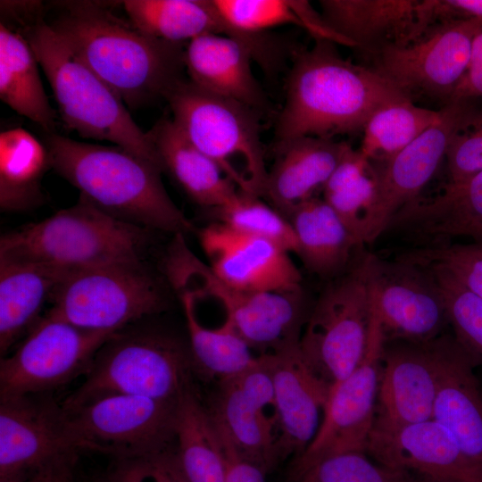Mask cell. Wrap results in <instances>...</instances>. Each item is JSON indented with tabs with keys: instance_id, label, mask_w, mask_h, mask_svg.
Returning <instances> with one entry per match:
<instances>
[{
	"instance_id": "cell-2",
	"label": "cell",
	"mask_w": 482,
	"mask_h": 482,
	"mask_svg": "<svg viewBox=\"0 0 482 482\" xmlns=\"http://www.w3.org/2000/svg\"><path fill=\"white\" fill-rule=\"evenodd\" d=\"M407 99L373 68L341 57L335 43L315 39L294 54L274 151L300 137L362 131L377 111Z\"/></svg>"
},
{
	"instance_id": "cell-22",
	"label": "cell",
	"mask_w": 482,
	"mask_h": 482,
	"mask_svg": "<svg viewBox=\"0 0 482 482\" xmlns=\"http://www.w3.org/2000/svg\"><path fill=\"white\" fill-rule=\"evenodd\" d=\"M434 339L385 344L371 432H390L432 420L437 388Z\"/></svg>"
},
{
	"instance_id": "cell-26",
	"label": "cell",
	"mask_w": 482,
	"mask_h": 482,
	"mask_svg": "<svg viewBox=\"0 0 482 482\" xmlns=\"http://www.w3.org/2000/svg\"><path fill=\"white\" fill-rule=\"evenodd\" d=\"M252 60L244 43L223 35L196 37L185 48V68L192 83L259 112L268 111L267 97L251 69Z\"/></svg>"
},
{
	"instance_id": "cell-21",
	"label": "cell",
	"mask_w": 482,
	"mask_h": 482,
	"mask_svg": "<svg viewBox=\"0 0 482 482\" xmlns=\"http://www.w3.org/2000/svg\"><path fill=\"white\" fill-rule=\"evenodd\" d=\"M259 355L273 386L278 460L295 459L315 437L330 389L307 366L299 343Z\"/></svg>"
},
{
	"instance_id": "cell-8",
	"label": "cell",
	"mask_w": 482,
	"mask_h": 482,
	"mask_svg": "<svg viewBox=\"0 0 482 482\" xmlns=\"http://www.w3.org/2000/svg\"><path fill=\"white\" fill-rule=\"evenodd\" d=\"M172 120L245 193L263 197L268 170L260 112L200 88L186 78L166 95Z\"/></svg>"
},
{
	"instance_id": "cell-35",
	"label": "cell",
	"mask_w": 482,
	"mask_h": 482,
	"mask_svg": "<svg viewBox=\"0 0 482 482\" xmlns=\"http://www.w3.org/2000/svg\"><path fill=\"white\" fill-rule=\"evenodd\" d=\"M183 307L188 333V345L195 369L220 381L253 366L258 354L225 319L217 328H207L199 320L194 296L177 291Z\"/></svg>"
},
{
	"instance_id": "cell-25",
	"label": "cell",
	"mask_w": 482,
	"mask_h": 482,
	"mask_svg": "<svg viewBox=\"0 0 482 482\" xmlns=\"http://www.w3.org/2000/svg\"><path fill=\"white\" fill-rule=\"evenodd\" d=\"M420 0H321V17L352 47L374 55L419 37Z\"/></svg>"
},
{
	"instance_id": "cell-23",
	"label": "cell",
	"mask_w": 482,
	"mask_h": 482,
	"mask_svg": "<svg viewBox=\"0 0 482 482\" xmlns=\"http://www.w3.org/2000/svg\"><path fill=\"white\" fill-rule=\"evenodd\" d=\"M437 388L432 420L453 436L465 457L482 471V388L475 362L453 335L434 339Z\"/></svg>"
},
{
	"instance_id": "cell-40",
	"label": "cell",
	"mask_w": 482,
	"mask_h": 482,
	"mask_svg": "<svg viewBox=\"0 0 482 482\" xmlns=\"http://www.w3.org/2000/svg\"><path fill=\"white\" fill-rule=\"evenodd\" d=\"M287 482H413L370 461L366 453H345L322 458L289 475Z\"/></svg>"
},
{
	"instance_id": "cell-31",
	"label": "cell",
	"mask_w": 482,
	"mask_h": 482,
	"mask_svg": "<svg viewBox=\"0 0 482 482\" xmlns=\"http://www.w3.org/2000/svg\"><path fill=\"white\" fill-rule=\"evenodd\" d=\"M72 271L56 266L0 261V353L38 321L57 285Z\"/></svg>"
},
{
	"instance_id": "cell-15",
	"label": "cell",
	"mask_w": 482,
	"mask_h": 482,
	"mask_svg": "<svg viewBox=\"0 0 482 482\" xmlns=\"http://www.w3.org/2000/svg\"><path fill=\"white\" fill-rule=\"evenodd\" d=\"M370 307L385 341L423 343L444 334L448 325L439 287L432 272L395 257L365 253Z\"/></svg>"
},
{
	"instance_id": "cell-4",
	"label": "cell",
	"mask_w": 482,
	"mask_h": 482,
	"mask_svg": "<svg viewBox=\"0 0 482 482\" xmlns=\"http://www.w3.org/2000/svg\"><path fill=\"white\" fill-rule=\"evenodd\" d=\"M15 21L49 81L66 128L84 138L112 142L163 170L148 133L133 120L122 100L53 30L43 19L41 7Z\"/></svg>"
},
{
	"instance_id": "cell-13",
	"label": "cell",
	"mask_w": 482,
	"mask_h": 482,
	"mask_svg": "<svg viewBox=\"0 0 482 482\" xmlns=\"http://www.w3.org/2000/svg\"><path fill=\"white\" fill-rule=\"evenodd\" d=\"M117 332L76 327L47 313L0 362V399L49 392L85 374L99 348Z\"/></svg>"
},
{
	"instance_id": "cell-24",
	"label": "cell",
	"mask_w": 482,
	"mask_h": 482,
	"mask_svg": "<svg viewBox=\"0 0 482 482\" xmlns=\"http://www.w3.org/2000/svg\"><path fill=\"white\" fill-rule=\"evenodd\" d=\"M385 233L401 237L411 248L445 245L460 237L482 241V171L449 182L434 198L407 204L390 219Z\"/></svg>"
},
{
	"instance_id": "cell-17",
	"label": "cell",
	"mask_w": 482,
	"mask_h": 482,
	"mask_svg": "<svg viewBox=\"0 0 482 482\" xmlns=\"http://www.w3.org/2000/svg\"><path fill=\"white\" fill-rule=\"evenodd\" d=\"M475 111L471 100L449 102L441 108L436 122L389 161L376 166L378 187L367 220L364 245L375 242L390 219L418 198L445 160L453 138Z\"/></svg>"
},
{
	"instance_id": "cell-1",
	"label": "cell",
	"mask_w": 482,
	"mask_h": 482,
	"mask_svg": "<svg viewBox=\"0 0 482 482\" xmlns=\"http://www.w3.org/2000/svg\"><path fill=\"white\" fill-rule=\"evenodd\" d=\"M61 4L47 23L129 109L165 100L185 79V43L145 35L98 2Z\"/></svg>"
},
{
	"instance_id": "cell-41",
	"label": "cell",
	"mask_w": 482,
	"mask_h": 482,
	"mask_svg": "<svg viewBox=\"0 0 482 482\" xmlns=\"http://www.w3.org/2000/svg\"><path fill=\"white\" fill-rule=\"evenodd\" d=\"M222 16L248 33H266L273 27L295 24L303 28L295 1L213 0Z\"/></svg>"
},
{
	"instance_id": "cell-33",
	"label": "cell",
	"mask_w": 482,
	"mask_h": 482,
	"mask_svg": "<svg viewBox=\"0 0 482 482\" xmlns=\"http://www.w3.org/2000/svg\"><path fill=\"white\" fill-rule=\"evenodd\" d=\"M50 166L45 144L22 128L0 133V205L19 212L39 204L41 179Z\"/></svg>"
},
{
	"instance_id": "cell-45",
	"label": "cell",
	"mask_w": 482,
	"mask_h": 482,
	"mask_svg": "<svg viewBox=\"0 0 482 482\" xmlns=\"http://www.w3.org/2000/svg\"><path fill=\"white\" fill-rule=\"evenodd\" d=\"M482 97V29L474 37L469 65L451 101Z\"/></svg>"
},
{
	"instance_id": "cell-16",
	"label": "cell",
	"mask_w": 482,
	"mask_h": 482,
	"mask_svg": "<svg viewBox=\"0 0 482 482\" xmlns=\"http://www.w3.org/2000/svg\"><path fill=\"white\" fill-rule=\"evenodd\" d=\"M385 337L371 310L368 343L360 364L329 392L319 430L293 460L290 475L335 454L366 453L374 426Z\"/></svg>"
},
{
	"instance_id": "cell-6",
	"label": "cell",
	"mask_w": 482,
	"mask_h": 482,
	"mask_svg": "<svg viewBox=\"0 0 482 482\" xmlns=\"http://www.w3.org/2000/svg\"><path fill=\"white\" fill-rule=\"evenodd\" d=\"M189 345L154 330L115 333L95 354L84 380L62 401L65 409L94 397L122 394L178 403L194 388Z\"/></svg>"
},
{
	"instance_id": "cell-9",
	"label": "cell",
	"mask_w": 482,
	"mask_h": 482,
	"mask_svg": "<svg viewBox=\"0 0 482 482\" xmlns=\"http://www.w3.org/2000/svg\"><path fill=\"white\" fill-rule=\"evenodd\" d=\"M47 314L76 327L119 332L162 312L165 291L143 260L74 270L57 285Z\"/></svg>"
},
{
	"instance_id": "cell-37",
	"label": "cell",
	"mask_w": 482,
	"mask_h": 482,
	"mask_svg": "<svg viewBox=\"0 0 482 482\" xmlns=\"http://www.w3.org/2000/svg\"><path fill=\"white\" fill-rule=\"evenodd\" d=\"M213 212L217 221L241 233L261 237L296 253L297 245L288 220L261 197L239 190L228 204Z\"/></svg>"
},
{
	"instance_id": "cell-44",
	"label": "cell",
	"mask_w": 482,
	"mask_h": 482,
	"mask_svg": "<svg viewBox=\"0 0 482 482\" xmlns=\"http://www.w3.org/2000/svg\"><path fill=\"white\" fill-rule=\"evenodd\" d=\"M214 425L222 448L225 465L224 482H265L267 473L258 465L242 457L227 435L215 423Z\"/></svg>"
},
{
	"instance_id": "cell-5",
	"label": "cell",
	"mask_w": 482,
	"mask_h": 482,
	"mask_svg": "<svg viewBox=\"0 0 482 482\" xmlns=\"http://www.w3.org/2000/svg\"><path fill=\"white\" fill-rule=\"evenodd\" d=\"M152 230L114 218L83 197L2 236L0 261L79 270L143 260Z\"/></svg>"
},
{
	"instance_id": "cell-43",
	"label": "cell",
	"mask_w": 482,
	"mask_h": 482,
	"mask_svg": "<svg viewBox=\"0 0 482 482\" xmlns=\"http://www.w3.org/2000/svg\"><path fill=\"white\" fill-rule=\"evenodd\" d=\"M450 182L482 171V109H476L453 138L445 156Z\"/></svg>"
},
{
	"instance_id": "cell-12",
	"label": "cell",
	"mask_w": 482,
	"mask_h": 482,
	"mask_svg": "<svg viewBox=\"0 0 482 482\" xmlns=\"http://www.w3.org/2000/svg\"><path fill=\"white\" fill-rule=\"evenodd\" d=\"M179 402L109 394L64 410L81 451L97 452L121 460L175 445Z\"/></svg>"
},
{
	"instance_id": "cell-29",
	"label": "cell",
	"mask_w": 482,
	"mask_h": 482,
	"mask_svg": "<svg viewBox=\"0 0 482 482\" xmlns=\"http://www.w3.org/2000/svg\"><path fill=\"white\" fill-rule=\"evenodd\" d=\"M163 170H166L196 204L214 211L225 206L239 189L209 156L195 146L174 123L162 117L147 131Z\"/></svg>"
},
{
	"instance_id": "cell-18",
	"label": "cell",
	"mask_w": 482,
	"mask_h": 482,
	"mask_svg": "<svg viewBox=\"0 0 482 482\" xmlns=\"http://www.w3.org/2000/svg\"><path fill=\"white\" fill-rule=\"evenodd\" d=\"M270 376L260 355L246 370L219 382L207 407L214 423L227 435L237 453L266 473L278 463Z\"/></svg>"
},
{
	"instance_id": "cell-39",
	"label": "cell",
	"mask_w": 482,
	"mask_h": 482,
	"mask_svg": "<svg viewBox=\"0 0 482 482\" xmlns=\"http://www.w3.org/2000/svg\"><path fill=\"white\" fill-rule=\"evenodd\" d=\"M395 257L443 270L482 298V241L409 248Z\"/></svg>"
},
{
	"instance_id": "cell-28",
	"label": "cell",
	"mask_w": 482,
	"mask_h": 482,
	"mask_svg": "<svg viewBox=\"0 0 482 482\" xmlns=\"http://www.w3.org/2000/svg\"><path fill=\"white\" fill-rule=\"evenodd\" d=\"M282 215L294 230L295 254L310 272L322 278L339 277L363 252V246L323 198L310 197Z\"/></svg>"
},
{
	"instance_id": "cell-30",
	"label": "cell",
	"mask_w": 482,
	"mask_h": 482,
	"mask_svg": "<svg viewBox=\"0 0 482 482\" xmlns=\"http://www.w3.org/2000/svg\"><path fill=\"white\" fill-rule=\"evenodd\" d=\"M347 145L314 137L290 142L275 152L277 159L268 171L263 197L281 214L312 197L328 179Z\"/></svg>"
},
{
	"instance_id": "cell-34",
	"label": "cell",
	"mask_w": 482,
	"mask_h": 482,
	"mask_svg": "<svg viewBox=\"0 0 482 482\" xmlns=\"http://www.w3.org/2000/svg\"><path fill=\"white\" fill-rule=\"evenodd\" d=\"M175 446L189 482H224L225 465L220 441L209 411L195 387L179 402Z\"/></svg>"
},
{
	"instance_id": "cell-20",
	"label": "cell",
	"mask_w": 482,
	"mask_h": 482,
	"mask_svg": "<svg viewBox=\"0 0 482 482\" xmlns=\"http://www.w3.org/2000/svg\"><path fill=\"white\" fill-rule=\"evenodd\" d=\"M199 239L212 271L237 288L259 293L302 288V275L290 253L273 242L218 221L202 229Z\"/></svg>"
},
{
	"instance_id": "cell-11",
	"label": "cell",
	"mask_w": 482,
	"mask_h": 482,
	"mask_svg": "<svg viewBox=\"0 0 482 482\" xmlns=\"http://www.w3.org/2000/svg\"><path fill=\"white\" fill-rule=\"evenodd\" d=\"M362 252L351 267L329 280L312 306L299 348L311 370L331 390L362 362L371 307Z\"/></svg>"
},
{
	"instance_id": "cell-46",
	"label": "cell",
	"mask_w": 482,
	"mask_h": 482,
	"mask_svg": "<svg viewBox=\"0 0 482 482\" xmlns=\"http://www.w3.org/2000/svg\"><path fill=\"white\" fill-rule=\"evenodd\" d=\"M24 482H35V481H24Z\"/></svg>"
},
{
	"instance_id": "cell-7",
	"label": "cell",
	"mask_w": 482,
	"mask_h": 482,
	"mask_svg": "<svg viewBox=\"0 0 482 482\" xmlns=\"http://www.w3.org/2000/svg\"><path fill=\"white\" fill-rule=\"evenodd\" d=\"M164 270L175 291L219 301L228 319L253 351L278 352L299 343L312 306L302 288L283 293L248 292L220 278L187 245L184 235H174Z\"/></svg>"
},
{
	"instance_id": "cell-19",
	"label": "cell",
	"mask_w": 482,
	"mask_h": 482,
	"mask_svg": "<svg viewBox=\"0 0 482 482\" xmlns=\"http://www.w3.org/2000/svg\"><path fill=\"white\" fill-rule=\"evenodd\" d=\"M366 453L413 482H482V471L434 420L390 432H371Z\"/></svg>"
},
{
	"instance_id": "cell-38",
	"label": "cell",
	"mask_w": 482,
	"mask_h": 482,
	"mask_svg": "<svg viewBox=\"0 0 482 482\" xmlns=\"http://www.w3.org/2000/svg\"><path fill=\"white\" fill-rule=\"evenodd\" d=\"M428 270L441 291L448 323L455 339L476 365L482 363V298L446 272Z\"/></svg>"
},
{
	"instance_id": "cell-42",
	"label": "cell",
	"mask_w": 482,
	"mask_h": 482,
	"mask_svg": "<svg viewBox=\"0 0 482 482\" xmlns=\"http://www.w3.org/2000/svg\"><path fill=\"white\" fill-rule=\"evenodd\" d=\"M108 482H189L176 446L161 452L116 460Z\"/></svg>"
},
{
	"instance_id": "cell-27",
	"label": "cell",
	"mask_w": 482,
	"mask_h": 482,
	"mask_svg": "<svg viewBox=\"0 0 482 482\" xmlns=\"http://www.w3.org/2000/svg\"><path fill=\"white\" fill-rule=\"evenodd\" d=\"M129 21L141 32L162 40L185 43L204 34L231 37L253 54L265 43L263 34L235 28L218 10L213 0H126Z\"/></svg>"
},
{
	"instance_id": "cell-14",
	"label": "cell",
	"mask_w": 482,
	"mask_h": 482,
	"mask_svg": "<svg viewBox=\"0 0 482 482\" xmlns=\"http://www.w3.org/2000/svg\"><path fill=\"white\" fill-rule=\"evenodd\" d=\"M480 29L482 19L431 27L412 42L374 54L373 69L412 103L424 97L445 106L467 71Z\"/></svg>"
},
{
	"instance_id": "cell-36",
	"label": "cell",
	"mask_w": 482,
	"mask_h": 482,
	"mask_svg": "<svg viewBox=\"0 0 482 482\" xmlns=\"http://www.w3.org/2000/svg\"><path fill=\"white\" fill-rule=\"evenodd\" d=\"M440 110L403 100L377 111L366 123L360 152L371 162L383 164L403 150L438 120Z\"/></svg>"
},
{
	"instance_id": "cell-32",
	"label": "cell",
	"mask_w": 482,
	"mask_h": 482,
	"mask_svg": "<svg viewBox=\"0 0 482 482\" xmlns=\"http://www.w3.org/2000/svg\"><path fill=\"white\" fill-rule=\"evenodd\" d=\"M36 55L23 34L0 24V98L17 113L55 133L56 113L50 105Z\"/></svg>"
},
{
	"instance_id": "cell-3",
	"label": "cell",
	"mask_w": 482,
	"mask_h": 482,
	"mask_svg": "<svg viewBox=\"0 0 482 482\" xmlns=\"http://www.w3.org/2000/svg\"><path fill=\"white\" fill-rule=\"evenodd\" d=\"M50 166L104 212L150 230L173 235L194 225L174 204L162 170L120 146L79 142L50 133L45 137Z\"/></svg>"
},
{
	"instance_id": "cell-10",
	"label": "cell",
	"mask_w": 482,
	"mask_h": 482,
	"mask_svg": "<svg viewBox=\"0 0 482 482\" xmlns=\"http://www.w3.org/2000/svg\"><path fill=\"white\" fill-rule=\"evenodd\" d=\"M80 452L49 393L0 399V482H73Z\"/></svg>"
}]
</instances>
